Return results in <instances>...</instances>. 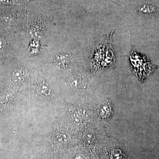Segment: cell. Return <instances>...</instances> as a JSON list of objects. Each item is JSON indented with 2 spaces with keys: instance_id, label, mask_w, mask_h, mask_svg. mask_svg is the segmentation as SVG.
<instances>
[{
  "instance_id": "8992f818",
  "label": "cell",
  "mask_w": 159,
  "mask_h": 159,
  "mask_svg": "<svg viewBox=\"0 0 159 159\" xmlns=\"http://www.w3.org/2000/svg\"><path fill=\"white\" fill-rule=\"evenodd\" d=\"M6 44V39L0 36V52L2 51Z\"/></svg>"
},
{
  "instance_id": "6da1fadb",
  "label": "cell",
  "mask_w": 159,
  "mask_h": 159,
  "mask_svg": "<svg viewBox=\"0 0 159 159\" xmlns=\"http://www.w3.org/2000/svg\"><path fill=\"white\" fill-rule=\"evenodd\" d=\"M71 57L68 54L61 53L57 54L54 61L56 65L61 68H67L70 65Z\"/></svg>"
},
{
  "instance_id": "7a4b0ae2",
  "label": "cell",
  "mask_w": 159,
  "mask_h": 159,
  "mask_svg": "<svg viewBox=\"0 0 159 159\" xmlns=\"http://www.w3.org/2000/svg\"><path fill=\"white\" fill-rule=\"evenodd\" d=\"M36 90L38 93L41 96H49L51 93V86L48 81L43 80L38 84Z\"/></svg>"
},
{
  "instance_id": "5b68a950",
  "label": "cell",
  "mask_w": 159,
  "mask_h": 159,
  "mask_svg": "<svg viewBox=\"0 0 159 159\" xmlns=\"http://www.w3.org/2000/svg\"><path fill=\"white\" fill-rule=\"evenodd\" d=\"M55 139H56V142L58 144L64 145L68 143L69 138L67 134L59 132L56 135Z\"/></svg>"
},
{
  "instance_id": "277c9868",
  "label": "cell",
  "mask_w": 159,
  "mask_h": 159,
  "mask_svg": "<svg viewBox=\"0 0 159 159\" xmlns=\"http://www.w3.org/2000/svg\"><path fill=\"white\" fill-rule=\"evenodd\" d=\"M69 84L72 89H82L84 85L81 78L77 77H72L69 81Z\"/></svg>"
},
{
  "instance_id": "3957f363",
  "label": "cell",
  "mask_w": 159,
  "mask_h": 159,
  "mask_svg": "<svg viewBox=\"0 0 159 159\" xmlns=\"http://www.w3.org/2000/svg\"><path fill=\"white\" fill-rule=\"evenodd\" d=\"M11 78L12 81L16 83H20L24 81L25 72L22 69L16 68L11 71Z\"/></svg>"
}]
</instances>
